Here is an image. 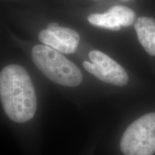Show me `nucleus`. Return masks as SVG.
<instances>
[{
  "mask_svg": "<svg viewBox=\"0 0 155 155\" xmlns=\"http://www.w3.org/2000/svg\"><path fill=\"white\" fill-rule=\"evenodd\" d=\"M0 99L12 121L25 123L34 117L37 96L33 83L22 66L11 64L0 72Z\"/></svg>",
  "mask_w": 155,
  "mask_h": 155,
  "instance_id": "obj_1",
  "label": "nucleus"
},
{
  "mask_svg": "<svg viewBox=\"0 0 155 155\" xmlns=\"http://www.w3.org/2000/svg\"><path fill=\"white\" fill-rule=\"evenodd\" d=\"M35 65L46 77L57 84L75 87L83 81L81 70L61 52L47 45H38L32 50Z\"/></svg>",
  "mask_w": 155,
  "mask_h": 155,
  "instance_id": "obj_2",
  "label": "nucleus"
},
{
  "mask_svg": "<svg viewBox=\"0 0 155 155\" xmlns=\"http://www.w3.org/2000/svg\"><path fill=\"white\" fill-rule=\"evenodd\" d=\"M120 149L124 155L155 154V112L133 122L122 136Z\"/></svg>",
  "mask_w": 155,
  "mask_h": 155,
  "instance_id": "obj_3",
  "label": "nucleus"
},
{
  "mask_svg": "<svg viewBox=\"0 0 155 155\" xmlns=\"http://www.w3.org/2000/svg\"><path fill=\"white\" fill-rule=\"evenodd\" d=\"M88 61H84L83 66L100 81L117 86H124L129 81L127 73L121 65L106 54L99 50H92L88 54Z\"/></svg>",
  "mask_w": 155,
  "mask_h": 155,
  "instance_id": "obj_4",
  "label": "nucleus"
},
{
  "mask_svg": "<svg viewBox=\"0 0 155 155\" xmlns=\"http://www.w3.org/2000/svg\"><path fill=\"white\" fill-rule=\"evenodd\" d=\"M38 38L45 45L65 54L75 53L80 41V37L76 31L60 27L56 22L50 23L47 29L40 31Z\"/></svg>",
  "mask_w": 155,
  "mask_h": 155,
  "instance_id": "obj_5",
  "label": "nucleus"
},
{
  "mask_svg": "<svg viewBox=\"0 0 155 155\" xmlns=\"http://www.w3.org/2000/svg\"><path fill=\"white\" fill-rule=\"evenodd\" d=\"M136 15L132 9L124 6L116 5L103 14H91L88 17L90 24L107 30L117 31L121 27L131 26Z\"/></svg>",
  "mask_w": 155,
  "mask_h": 155,
  "instance_id": "obj_6",
  "label": "nucleus"
},
{
  "mask_svg": "<svg viewBox=\"0 0 155 155\" xmlns=\"http://www.w3.org/2000/svg\"><path fill=\"white\" fill-rule=\"evenodd\" d=\"M134 28L138 39L149 55H155V19L152 17H139Z\"/></svg>",
  "mask_w": 155,
  "mask_h": 155,
  "instance_id": "obj_7",
  "label": "nucleus"
}]
</instances>
